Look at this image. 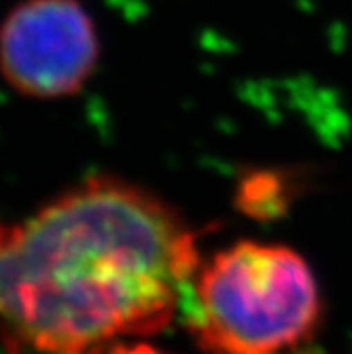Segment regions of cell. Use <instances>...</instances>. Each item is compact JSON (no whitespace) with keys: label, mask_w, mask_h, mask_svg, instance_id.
<instances>
[{"label":"cell","mask_w":352,"mask_h":354,"mask_svg":"<svg viewBox=\"0 0 352 354\" xmlns=\"http://www.w3.org/2000/svg\"><path fill=\"white\" fill-rule=\"evenodd\" d=\"M198 268L196 234L172 206L93 176L24 223H0L7 354H106L153 335Z\"/></svg>","instance_id":"cell-1"},{"label":"cell","mask_w":352,"mask_h":354,"mask_svg":"<svg viewBox=\"0 0 352 354\" xmlns=\"http://www.w3.org/2000/svg\"><path fill=\"white\" fill-rule=\"evenodd\" d=\"M194 278L189 323L210 354H278L312 331L321 310L312 270L286 246L238 242Z\"/></svg>","instance_id":"cell-2"},{"label":"cell","mask_w":352,"mask_h":354,"mask_svg":"<svg viewBox=\"0 0 352 354\" xmlns=\"http://www.w3.org/2000/svg\"><path fill=\"white\" fill-rule=\"evenodd\" d=\"M98 62V28L81 0H21L0 24V77L28 98L79 93Z\"/></svg>","instance_id":"cell-3"},{"label":"cell","mask_w":352,"mask_h":354,"mask_svg":"<svg viewBox=\"0 0 352 354\" xmlns=\"http://www.w3.org/2000/svg\"><path fill=\"white\" fill-rule=\"evenodd\" d=\"M106 354H166L162 350H157L149 344H130V346H125V344H117L113 346Z\"/></svg>","instance_id":"cell-4"}]
</instances>
